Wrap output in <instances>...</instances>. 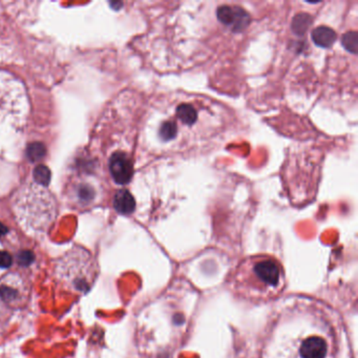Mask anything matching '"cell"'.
<instances>
[{
    "mask_svg": "<svg viewBox=\"0 0 358 358\" xmlns=\"http://www.w3.org/2000/svg\"><path fill=\"white\" fill-rule=\"evenodd\" d=\"M9 228L7 226L3 225V223H0V238H5L8 234H9Z\"/></svg>",
    "mask_w": 358,
    "mask_h": 358,
    "instance_id": "13",
    "label": "cell"
},
{
    "mask_svg": "<svg viewBox=\"0 0 358 358\" xmlns=\"http://www.w3.org/2000/svg\"><path fill=\"white\" fill-rule=\"evenodd\" d=\"M34 258H35V256H34L33 252H29V250H23L18 254L17 261L22 266H29L34 262Z\"/></svg>",
    "mask_w": 358,
    "mask_h": 358,
    "instance_id": "10",
    "label": "cell"
},
{
    "mask_svg": "<svg viewBox=\"0 0 358 358\" xmlns=\"http://www.w3.org/2000/svg\"><path fill=\"white\" fill-rule=\"evenodd\" d=\"M17 292L13 289L7 288V287H1L0 288V295L3 297L5 299H12L16 296Z\"/></svg>",
    "mask_w": 358,
    "mask_h": 358,
    "instance_id": "12",
    "label": "cell"
},
{
    "mask_svg": "<svg viewBox=\"0 0 358 358\" xmlns=\"http://www.w3.org/2000/svg\"><path fill=\"white\" fill-rule=\"evenodd\" d=\"M114 206L117 211L122 214H129L135 210V201L127 190H119L115 196Z\"/></svg>",
    "mask_w": 358,
    "mask_h": 358,
    "instance_id": "7",
    "label": "cell"
},
{
    "mask_svg": "<svg viewBox=\"0 0 358 358\" xmlns=\"http://www.w3.org/2000/svg\"><path fill=\"white\" fill-rule=\"evenodd\" d=\"M343 332L328 307L308 299L282 306L267 326L262 358H341Z\"/></svg>",
    "mask_w": 358,
    "mask_h": 358,
    "instance_id": "1",
    "label": "cell"
},
{
    "mask_svg": "<svg viewBox=\"0 0 358 358\" xmlns=\"http://www.w3.org/2000/svg\"><path fill=\"white\" fill-rule=\"evenodd\" d=\"M29 116V100L21 82L0 70V167L19 155Z\"/></svg>",
    "mask_w": 358,
    "mask_h": 358,
    "instance_id": "2",
    "label": "cell"
},
{
    "mask_svg": "<svg viewBox=\"0 0 358 358\" xmlns=\"http://www.w3.org/2000/svg\"><path fill=\"white\" fill-rule=\"evenodd\" d=\"M109 171L116 183L125 185L129 183L133 177V164L127 155L116 153L109 160Z\"/></svg>",
    "mask_w": 358,
    "mask_h": 358,
    "instance_id": "6",
    "label": "cell"
},
{
    "mask_svg": "<svg viewBox=\"0 0 358 358\" xmlns=\"http://www.w3.org/2000/svg\"><path fill=\"white\" fill-rule=\"evenodd\" d=\"M357 34L355 32H351V33L345 34L343 37V44L349 52L356 54L357 53Z\"/></svg>",
    "mask_w": 358,
    "mask_h": 358,
    "instance_id": "9",
    "label": "cell"
},
{
    "mask_svg": "<svg viewBox=\"0 0 358 358\" xmlns=\"http://www.w3.org/2000/svg\"><path fill=\"white\" fill-rule=\"evenodd\" d=\"M232 289L243 299L261 304L284 291V269L278 260L267 256L243 261L232 274Z\"/></svg>",
    "mask_w": 358,
    "mask_h": 358,
    "instance_id": "3",
    "label": "cell"
},
{
    "mask_svg": "<svg viewBox=\"0 0 358 358\" xmlns=\"http://www.w3.org/2000/svg\"><path fill=\"white\" fill-rule=\"evenodd\" d=\"M208 109H204L199 101H180L175 103V112L173 118L162 119L158 126L157 137L161 144H169L175 142L182 131H192L199 133V124L203 113Z\"/></svg>",
    "mask_w": 358,
    "mask_h": 358,
    "instance_id": "4",
    "label": "cell"
},
{
    "mask_svg": "<svg viewBox=\"0 0 358 358\" xmlns=\"http://www.w3.org/2000/svg\"><path fill=\"white\" fill-rule=\"evenodd\" d=\"M218 21L227 26L234 32H241L246 29L249 24L250 18L248 13L242 8L238 7H220L216 11Z\"/></svg>",
    "mask_w": 358,
    "mask_h": 358,
    "instance_id": "5",
    "label": "cell"
},
{
    "mask_svg": "<svg viewBox=\"0 0 358 358\" xmlns=\"http://www.w3.org/2000/svg\"><path fill=\"white\" fill-rule=\"evenodd\" d=\"M13 263V256L5 250H0V268H9Z\"/></svg>",
    "mask_w": 358,
    "mask_h": 358,
    "instance_id": "11",
    "label": "cell"
},
{
    "mask_svg": "<svg viewBox=\"0 0 358 358\" xmlns=\"http://www.w3.org/2000/svg\"><path fill=\"white\" fill-rule=\"evenodd\" d=\"M337 38V33L328 26H319L312 32L313 41L321 48H330L335 44Z\"/></svg>",
    "mask_w": 358,
    "mask_h": 358,
    "instance_id": "8",
    "label": "cell"
}]
</instances>
